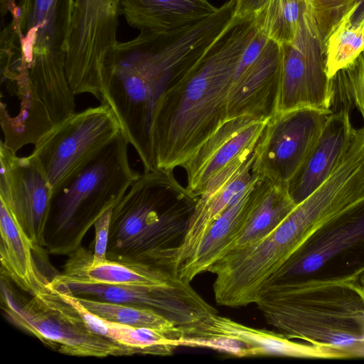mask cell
Wrapping results in <instances>:
<instances>
[{
	"label": "cell",
	"instance_id": "cell-1",
	"mask_svg": "<svg viewBox=\"0 0 364 364\" xmlns=\"http://www.w3.org/2000/svg\"><path fill=\"white\" fill-rule=\"evenodd\" d=\"M234 18L224 4L212 16L168 32L140 31L118 41L101 75V102L113 110L144 171L156 169L152 124L159 101L168 88L206 53Z\"/></svg>",
	"mask_w": 364,
	"mask_h": 364
},
{
	"label": "cell",
	"instance_id": "cell-2",
	"mask_svg": "<svg viewBox=\"0 0 364 364\" xmlns=\"http://www.w3.org/2000/svg\"><path fill=\"white\" fill-rule=\"evenodd\" d=\"M257 31L253 16H235L221 38L161 97L151 131L156 168L183 167L228 120L234 73Z\"/></svg>",
	"mask_w": 364,
	"mask_h": 364
},
{
	"label": "cell",
	"instance_id": "cell-3",
	"mask_svg": "<svg viewBox=\"0 0 364 364\" xmlns=\"http://www.w3.org/2000/svg\"><path fill=\"white\" fill-rule=\"evenodd\" d=\"M198 200L173 171H144L112 208L107 259L159 266L176 274V252Z\"/></svg>",
	"mask_w": 364,
	"mask_h": 364
},
{
	"label": "cell",
	"instance_id": "cell-4",
	"mask_svg": "<svg viewBox=\"0 0 364 364\" xmlns=\"http://www.w3.org/2000/svg\"><path fill=\"white\" fill-rule=\"evenodd\" d=\"M290 339L364 357V289L358 280L291 279L264 286L255 302Z\"/></svg>",
	"mask_w": 364,
	"mask_h": 364
},
{
	"label": "cell",
	"instance_id": "cell-5",
	"mask_svg": "<svg viewBox=\"0 0 364 364\" xmlns=\"http://www.w3.org/2000/svg\"><path fill=\"white\" fill-rule=\"evenodd\" d=\"M122 131L51 191L48 226L54 230L50 252L70 254L96 219L113 208L139 176L129 165Z\"/></svg>",
	"mask_w": 364,
	"mask_h": 364
},
{
	"label": "cell",
	"instance_id": "cell-6",
	"mask_svg": "<svg viewBox=\"0 0 364 364\" xmlns=\"http://www.w3.org/2000/svg\"><path fill=\"white\" fill-rule=\"evenodd\" d=\"M1 306L7 319L58 353L96 358L137 354L131 346L92 332L53 278L41 284L28 300L13 291L7 277L1 275Z\"/></svg>",
	"mask_w": 364,
	"mask_h": 364
},
{
	"label": "cell",
	"instance_id": "cell-7",
	"mask_svg": "<svg viewBox=\"0 0 364 364\" xmlns=\"http://www.w3.org/2000/svg\"><path fill=\"white\" fill-rule=\"evenodd\" d=\"M363 272L364 196L316 229L266 285L291 279L358 280Z\"/></svg>",
	"mask_w": 364,
	"mask_h": 364
},
{
	"label": "cell",
	"instance_id": "cell-8",
	"mask_svg": "<svg viewBox=\"0 0 364 364\" xmlns=\"http://www.w3.org/2000/svg\"><path fill=\"white\" fill-rule=\"evenodd\" d=\"M76 296L148 309L171 321L188 334L218 311L190 283L180 279L158 285H114L88 279L70 255L62 274L55 276Z\"/></svg>",
	"mask_w": 364,
	"mask_h": 364
},
{
	"label": "cell",
	"instance_id": "cell-9",
	"mask_svg": "<svg viewBox=\"0 0 364 364\" xmlns=\"http://www.w3.org/2000/svg\"><path fill=\"white\" fill-rule=\"evenodd\" d=\"M122 0H74L66 41L65 70L75 95L89 93L100 102L104 65L117 43Z\"/></svg>",
	"mask_w": 364,
	"mask_h": 364
},
{
	"label": "cell",
	"instance_id": "cell-10",
	"mask_svg": "<svg viewBox=\"0 0 364 364\" xmlns=\"http://www.w3.org/2000/svg\"><path fill=\"white\" fill-rule=\"evenodd\" d=\"M122 131L106 103L73 112L54 125L39 139L31 154L48 183L54 188Z\"/></svg>",
	"mask_w": 364,
	"mask_h": 364
},
{
	"label": "cell",
	"instance_id": "cell-11",
	"mask_svg": "<svg viewBox=\"0 0 364 364\" xmlns=\"http://www.w3.org/2000/svg\"><path fill=\"white\" fill-rule=\"evenodd\" d=\"M279 46L277 112L308 107L331 113L333 79L326 74L325 54L307 6L295 41Z\"/></svg>",
	"mask_w": 364,
	"mask_h": 364
},
{
	"label": "cell",
	"instance_id": "cell-12",
	"mask_svg": "<svg viewBox=\"0 0 364 364\" xmlns=\"http://www.w3.org/2000/svg\"><path fill=\"white\" fill-rule=\"evenodd\" d=\"M331 113L308 107L276 112L256 146L254 171L287 189Z\"/></svg>",
	"mask_w": 364,
	"mask_h": 364
},
{
	"label": "cell",
	"instance_id": "cell-13",
	"mask_svg": "<svg viewBox=\"0 0 364 364\" xmlns=\"http://www.w3.org/2000/svg\"><path fill=\"white\" fill-rule=\"evenodd\" d=\"M1 141L14 154L36 144L54 125L26 65L12 53L1 50Z\"/></svg>",
	"mask_w": 364,
	"mask_h": 364
},
{
	"label": "cell",
	"instance_id": "cell-14",
	"mask_svg": "<svg viewBox=\"0 0 364 364\" xmlns=\"http://www.w3.org/2000/svg\"><path fill=\"white\" fill-rule=\"evenodd\" d=\"M279 77L280 46L257 30L234 73L228 97V119L272 117L277 112Z\"/></svg>",
	"mask_w": 364,
	"mask_h": 364
},
{
	"label": "cell",
	"instance_id": "cell-15",
	"mask_svg": "<svg viewBox=\"0 0 364 364\" xmlns=\"http://www.w3.org/2000/svg\"><path fill=\"white\" fill-rule=\"evenodd\" d=\"M0 201L32 240L36 252L47 245L51 188L31 154L18 156L0 144Z\"/></svg>",
	"mask_w": 364,
	"mask_h": 364
},
{
	"label": "cell",
	"instance_id": "cell-16",
	"mask_svg": "<svg viewBox=\"0 0 364 364\" xmlns=\"http://www.w3.org/2000/svg\"><path fill=\"white\" fill-rule=\"evenodd\" d=\"M74 0H21L11 13L15 48L29 65L41 59L65 60Z\"/></svg>",
	"mask_w": 364,
	"mask_h": 364
},
{
	"label": "cell",
	"instance_id": "cell-17",
	"mask_svg": "<svg viewBox=\"0 0 364 364\" xmlns=\"http://www.w3.org/2000/svg\"><path fill=\"white\" fill-rule=\"evenodd\" d=\"M256 146L236 157L205 185L176 252V273L180 263L193 250L213 223L259 178L253 170Z\"/></svg>",
	"mask_w": 364,
	"mask_h": 364
},
{
	"label": "cell",
	"instance_id": "cell-18",
	"mask_svg": "<svg viewBox=\"0 0 364 364\" xmlns=\"http://www.w3.org/2000/svg\"><path fill=\"white\" fill-rule=\"evenodd\" d=\"M268 120L242 116L225 122L183 166L186 188L199 197L214 174L257 144Z\"/></svg>",
	"mask_w": 364,
	"mask_h": 364
},
{
	"label": "cell",
	"instance_id": "cell-19",
	"mask_svg": "<svg viewBox=\"0 0 364 364\" xmlns=\"http://www.w3.org/2000/svg\"><path fill=\"white\" fill-rule=\"evenodd\" d=\"M350 110L345 106L332 109L304 163L288 183L287 193L296 205L321 186L341 164L355 131Z\"/></svg>",
	"mask_w": 364,
	"mask_h": 364
},
{
	"label": "cell",
	"instance_id": "cell-20",
	"mask_svg": "<svg viewBox=\"0 0 364 364\" xmlns=\"http://www.w3.org/2000/svg\"><path fill=\"white\" fill-rule=\"evenodd\" d=\"M223 335L245 343L252 357L284 356L299 358H344L338 351L304 341H294L279 332L245 326L217 314L186 336Z\"/></svg>",
	"mask_w": 364,
	"mask_h": 364
},
{
	"label": "cell",
	"instance_id": "cell-21",
	"mask_svg": "<svg viewBox=\"0 0 364 364\" xmlns=\"http://www.w3.org/2000/svg\"><path fill=\"white\" fill-rule=\"evenodd\" d=\"M255 181L213 223L193 250L180 263L177 269L179 278L191 283L232 250L246 223Z\"/></svg>",
	"mask_w": 364,
	"mask_h": 364
},
{
	"label": "cell",
	"instance_id": "cell-22",
	"mask_svg": "<svg viewBox=\"0 0 364 364\" xmlns=\"http://www.w3.org/2000/svg\"><path fill=\"white\" fill-rule=\"evenodd\" d=\"M218 8L208 0H122L121 14L139 31L168 32L200 21Z\"/></svg>",
	"mask_w": 364,
	"mask_h": 364
},
{
	"label": "cell",
	"instance_id": "cell-23",
	"mask_svg": "<svg viewBox=\"0 0 364 364\" xmlns=\"http://www.w3.org/2000/svg\"><path fill=\"white\" fill-rule=\"evenodd\" d=\"M1 275L33 295L46 279L33 257L34 245L8 207L0 201Z\"/></svg>",
	"mask_w": 364,
	"mask_h": 364
},
{
	"label": "cell",
	"instance_id": "cell-24",
	"mask_svg": "<svg viewBox=\"0 0 364 364\" xmlns=\"http://www.w3.org/2000/svg\"><path fill=\"white\" fill-rule=\"evenodd\" d=\"M296 205L285 188L259 176L253 186L252 204L246 223L231 250L265 237L288 216Z\"/></svg>",
	"mask_w": 364,
	"mask_h": 364
},
{
	"label": "cell",
	"instance_id": "cell-25",
	"mask_svg": "<svg viewBox=\"0 0 364 364\" xmlns=\"http://www.w3.org/2000/svg\"><path fill=\"white\" fill-rule=\"evenodd\" d=\"M71 255L90 281L114 285H158L171 284L179 278L172 272L155 265L144 263H124L107 260L91 266L92 255L79 247Z\"/></svg>",
	"mask_w": 364,
	"mask_h": 364
},
{
	"label": "cell",
	"instance_id": "cell-26",
	"mask_svg": "<svg viewBox=\"0 0 364 364\" xmlns=\"http://www.w3.org/2000/svg\"><path fill=\"white\" fill-rule=\"evenodd\" d=\"M86 324L92 332L131 346L137 354L167 356L178 347L177 339L163 331L109 321L93 314L87 316Z\"/></svg>",
	"mask_w": 364,
	"mask_h": 364
},
{
	"label": "cell",
	"instance_id": "cell-27",
	"mask_svg": "<svg viewBox=\"0 0 364 364\" xmlns=\"http://www.w3.org/2000/svg\"><path fill=\"white\" fill-rule=\"evenodd\" d=\"M306 9L304 0H269L253 17L257 30L282 46L295 41Z\"/></svg>",
	"mask_w": 364,
	"mask_h": 364
},
{
	"label": "cell",
	"instance_id": "cell-28",
	"mask_svg": "<svg viewBox=\"0 0 364 364\" xmlns=\"http://www.w3.org/2000/svg\"><path fill=\"white\" fill-rule=\"evenodd\" d=\"M356 8L355 5L325 44L326 70L329 78L353 63L364 52V17L359 21H351Z\"/></svg>",
	"mask_w": 364,
	"mask_h": 364
},
{
	"label": "cell",
	"instance_id": "cell-29",
	"mask_svg": "<svg viewBox=\"0 0 364 364\" xmlns=\"http://www.w3.org/2000/svg\"><path fill=\"white\" fill-rule=\"evenodd\" d=\"M76 297L85 309L105 320L131 326L159 330L176 339L183 336L181 330L171 321L153 310L85 297Z\"/></svg>",
	"mask_w": 364,
	"mask_h": 364
},
{
	"label": "cell",
	"instance_id": "cell-30",
	"mask_svg": "<svg viewBox=\"0 0 364 364\" xmlns=\"http://www.w3.org/2000/svg\"><path fill=\"white\" fill-rule=\"evenodd\" d=\"M332 79L334 100H339L342 106L355 107L364 123V52Z\"/></svg>",
	"mask_w": 364,
	"mask_h": 364
},
{
	"label": "cell",
	"instance_id": "cell-31",
	"mask_svg": "<svg viewBox=\"0 0 364 364\" xmlns=\"http://www.w3.org/2000/svg\"><path fill=\"white\" fill-rule=\"evenodd\" d=\"M324 52L325 44L337 26L355 5V0H304Z\"/></svg>",
	"mask_w": 364,
	"mask_h": 364
},
{
	"label": "cell",
	"instance_id": "cell-32",
	"mask_svg": "<svg viewBox=\"0 0 364 364\" xmlns=\"http://www.w3.org/2000/svg\"><path fill=\"white\" fill-rule=\"evenodd\" d=\"M178 346L206 348L237 358H251L250 347L237 338L223 335L186 336L176 340Z\"/></svg>",
	"mask_w": 364,
	"mask_h": 364
},
{
	"label": "cell",
	"instance_id": "cell-33",
	"mask_svg": "<svg viewBox=\"0 0 364 364\" xmlns=\"http://www.w3.org/2000/svg\"><path fill=\"white\" fill-rule=\"evenodd\" d=\"M112 208L104 211L95 221V246L91 266L105 262L107 260V251L108 247L110 220Z\"/></svg>",
	"mask_w": 364,
	"mask_h": 364
},
{
	"label": "cell",
	"instance_id": "cell-34",
	"mask_svg": "<svg viewBox=\"0 0 364 364\" xmlns=\"http://www.w3.org/2000/svg\"><path fill=\"white\" fill-rule=\"evenodd\" d=\"M269 0H235V16L245 18L253 16Z\"/></svg>",
	"mask_w": 364,
	"mask_h": 364
},
{
	"label": "cell",
	"instance_id": "cell-35",
	"mask_svg": "<svg viewBox=\"0 0 364 364\" xmlns=\"http://www.w3.org/2000/svg\"><path fill=\"white\" fill-rule=\"evenodd\" d=\"M357 8L351 18L352 22L360 21L364 17V0H355Z\"/></svg>",
	"mask_w": 364,
	"mask_h": 364
},
{
	"label": "cell",
	"instance_id": "cell-36",
	"mask_svg": "<svg viewBox=\"0 0 364 364\" xmlns=\"http://www.w3.org/2000/svg\"><path fill=\"white\" fill-rule=\"evenodd\" d=\"M358 281L361 286L363 287V288L364 289V272L361 274L358 279Z\"/></svg>",
	"mask_w": 364,
	"mask_h": 364
}]
</instances>
